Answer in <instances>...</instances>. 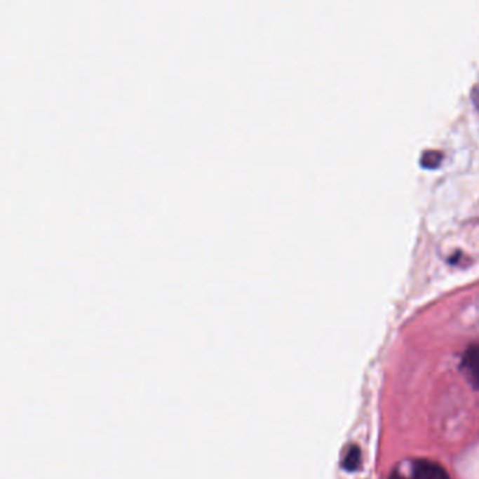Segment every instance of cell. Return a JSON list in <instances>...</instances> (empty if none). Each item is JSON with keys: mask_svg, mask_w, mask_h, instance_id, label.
I'll return each mask as SVG.
<instances>
[{"mask_svg": "<svg viewBox=\"0 0 479 479\" xmlns=\"http://www.w3.org/2000/svg\"><path fill=\"white\" fill-rule=\"evenodd\" d=\"M389 479H451L448 472L438 464L430 459H412L406 468L398 466L392 471Z\"/></svg>", "mask_w": 479, "mask_h": 479, "instance_id": "1", "label": "cell"}, {"mask_svg": "<svg viewBox=\"0 0 479 479\" xmlns=\"http://www.w3.org/2000/svg\"><path fill=\"white\" fill-rule=\"evenodd\" d=\"M461 367L473 388L479 389V343L471 344L465 350L461 360Z\"/></svg>", "mask_w": 479, "mask_h": 479, "instance_id": "2", "label": "cell"}, {"mask_svg": "<svg viewBox=\"0 0 479 479\" xmlns=\"http://www.w3.org/2000/svg\"><path fill=\"white\" fill-rule=\"evenodd\" d=\"M443 161V155L438 151H426L420 156V165L424 169H436L440 166Z\"/></svg>", "mask_w": 479, "mask_h": 479, "instance_id": "3", "label": "cell"}, {"mask_svg": "<svg viewBox=\"0 0 479 479\" xmlns=\"http://www.w3.org/2000/svg\"><path fill=\"white\" fill-rule=\"evenodd\" d=\"M360 461H361V452H360V448L357 445H351L350 450L347 451L346 457H344V462H343V466L347 469V471H354L358 468L360 465Z\"/></svg>", "mask_w": 479, "mask_h": 479, "instance_id": "4", "label": "cell"}, {"mask_svg": "<svg viewBox=\"0 0 479 479\" xmlns=\"http://www.w3.org/2000/svg\"><path fill=\"white\" fill-rule=\"evenodd\" d=\"M471 97H472V102H473L475 107L479 110V88H478V86H475V88L472 89Z\"/></svg>", "mask_w": 479, "mask_h": 479, "instance_id": "5", "label": "cell"}]
</instances>
